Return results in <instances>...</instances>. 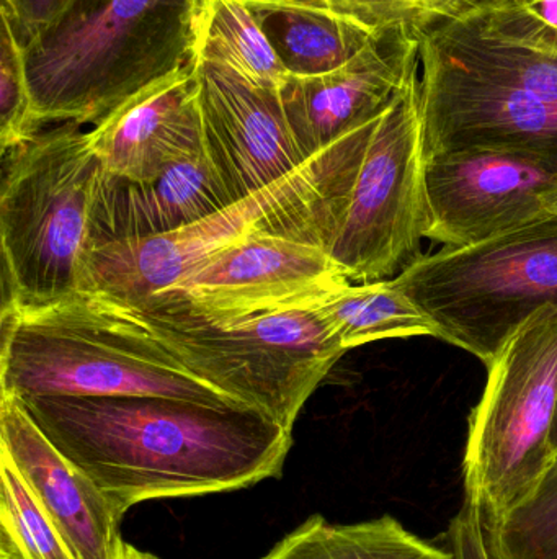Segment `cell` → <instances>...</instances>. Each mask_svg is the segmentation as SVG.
Masks as SVG:
<instances>
[{"instance_id":"1","label":"cell","mask_w":557,"mask_h":559,"mask_svg":"<svg viewBox=\"0 0 557 559\" xmlns=\"http://www.w3.org/2000/svg\"><path fill=\"white\" fill-rule=\"evenodd\" d=\"M36 426L121 515L280 478L291 432L251 407L166 396L19 397Z\"/></svg>"},{"instance_id":"2","label":"cell","mask_w":557,"mask_h":559,"mask_svg":"<svg viewBox=\"0 0 557 559\" xmlns=\"http://www.w3.org/2000/svg\"><path fill=\"white\" fill-rule=\"evenodd\" d=\"M427 157L493 147L557 159V28L532 0H480L421 36Z\"/></svg>"},{"instance_id":"3","label":"cell","mask_w":557,"mask_h":559,"mask_svg":"<svg viewBox=\"0 0 557 559\" xmlns=\"http://www.w3.org/2000/svg\"><path fill=\"white\" fill-rule=\"evenodd\" d=\"M206 0H75L22 49L33 117L98 124L154 82L192 64Z\"/></svg>"},{"instance_id":"4","label":"cell","mask_w":557,"mask_h":559,"mask_svg":"<svg viewBox=\"0 0 557 559\" xmlns=\"http://www.w3.org/2000/svg\"><path fill=\"white\" fill-rule=\"evenodd\" d=\"M0 386L16 397L166 396L249 407L88 296L41 308L3 302Z\"/></svg>"},{"instance_id":"5","label":"cell","mask_w":557,"mask_h":559,"mask_svg":"<svg viewBox=\"0 0 557 559\" xmlns=\"http://www.w3.org/2000/svg\"><path fill=\"white\" fill-rule=\"evenodd\" d=\"M2 157L5 301L41 308L84 295L104 176L90 131L46 127Z\"/></svg>"},{"instance_id":"6","label":"cell","mask_w":557,"mask_h":559,"mask_svg":"<svg viewBox=\"0 0 557 559\" xmlns=\"http://www.w3.org/2000/svg\"><path fill=\"white\" fill-rule=\"evenodd\" d=\"M95 301L133 322L196 377L288 430L347 352L317 299L228 322L159 302Z\"/></svg>"},{"instance_id":"7","label":"cell","mask_w":557,"mask_h":559,"mask_svg":"<svg viewBox=\"0 0 557 559\" xmlns=\"http://www.w3.org/2000/svg\"><path fill=\"white\" fill-rule=\"evenodd\" d=\"M470 416L464 506L450 540L499 524L532 498L557 462V306L525 322L487 364Z\"/></svg>"},{"instance_id":"8","label":"cell","mask_w":557,"mask_h":559,"mask_svg":"<svg viewBox=\"0 0 557 559\" xmlns=\"http://www.w3.org/2000/svg\"><path fill=\"white\" fill-rule=\"evenodd\" d=\"M353 131L298 173L179 231L92 249L84 295L111 305L146 301L255 231L294 233L326 248L352 154Z\"/></svg>"},{"instance_id":"9","label":"cell","mask_w":557,"mask_h":559,"mask_svg":"<svg viewBox=\"0 0 557 559\" xmlns=\"http://www.w3.org/2000/svg\"><path fill=\"white\" fill-rule=\"evenodd\" d=\"M395 282L438 337L487 365L536 312L557 306V215L415 259Z\"/></svg>"},{"instance_id":"10","label":"cell","mask_w":557,"mask_h":559,"mask_svg":"<svg viewBox=\"0 0 557 559\" xmlns=\"http://www.w3.org/2000/svg\"><path fill=\"white\" fill-rule=\"evenodd\" d=\"M427 159L417 78L355 130L326 246L350 282L389 280L421 258L428 229Z\"/></svg>"},{"instance_id":"11","label":"cell","mask_w":557,"mask_h":559,"mask_svg":"<svg viewBox=\"0 0 557 559\" xmlns=\"http://www.w3.org/2000/svg\"><path fill=\"white\" fill-rule=\"evenodd\" d=\"M349 282L320 242L265 229L238 239L198 271L143 302L228 322L307 305Z\"/></svg>"},{"instance_id":"12","label":"cell","mask_w":557,"mask_h":559,"mask_svg":"<svg viewBox=\"0 0 557 559\" xmlns=\"http://www.w3.org/2000/svg\"><path fill=\"white\" fill-rule=\"evenodd\" d=\"M427 239L464 248L548 215L557 159L512 150L448 151L427 159Z\"/></svg>"},{"instance_id":"13","label":"cell","mask_w":557,"mask_h":559,"mask_svg":"<svg viewBox=\"0 0 557 559\" xmlns=\"http://www.w3.org/2000/svg\"><path fill=\"white\" fill-rule=\"evenodd\" d=\"M193 64L203 141L234 202L310 163L294 143L278 88L205 56H195Z\"/></svg>"},{"instance_id":"14","label":"cell","mask_w":557,"mask_h":559,"mask_svg":"<svg viewBox=\"0 0 557 559\" xmlns=\"http://www.w3.org/2000/svg\"><path fill=\"white\" fill-rule=\"evenodd\" d=\"M419 33L386 29L336 71L313 78L290 75L278 92L301 154L313 159L382 114L419 78Z\"/></svg>"},{"instance_id":"15","label":"cell","mask_w":557,"mask_h":559,"mask_svg":"<svg viewBox=\"0 0 557 559\" xmlns=\"http://www.w3.org/2000/svg\"><path fill=\"white\" fill-rule=\"evenodd\" d=\"M0 450L5 452L62 537L81 559H123V515L65 459L19 397L0 396Z\"/></svg>"},{"instance_id":"16","label":"cell","mask_w":557,"mask_h":559,"mask_svg":"<svg viewBox=\"0 0 557 559\" xmlns=\"http://www.w3.org/2000/svg\"><path fill=\"white\" fill-rule=\"evenodd\" d=\"M90 138L107 176L130 182L162 176L203 146L195 64L128 98L95 124Z\"/></svg>"},{"instance_id":"17","label":"cell","mask_w":557,"mask_h":559,"mask_svg":"<svg viewBox=\"0 0 557 559\" xmlns=\"http://www.w3.org/2000/svg\"><path fill=\"white\" fill-rule=\"evenodd\" d=\"M234 202L203 146L177 160L162 176L130 182L101 176L95 210V246L179 231Z\"/></svg>"},{"instance_id":"18","label":"cell","mask_w":557,"mask_h":559,"mask_svg":"<svg viewBox=\"0 0 557 559\" xmlns=\"http://www.w3.org/2000/svg\"><path fill=\"white\" fill-rule=\"evenodd\" d=\"M245 3L291 78H313L336 71L356 58L382 33L316 7L281 0H245Z\"/></svg>"},{"instance_id":"19","label":"cell","mask_w":557,"mask_h":559,"mask_svg":"<svg viewBox=\"0 0 557 559\" xmlns=\"http://www.w3.org/2000/svg\"><path fill=\"white\" fill-rule=\"evenodd\" d=\"M262 559H455L383 515L355 524H332L314 514L281 538Z\"/></svg>"},{"instance_id":"20","label":"cell","mask_w":557,"mask_h":559,"mask_svg":"<svg viewBox=\"0 0 557 559\" xmlns=\"http://www.w3.org/2000/svg\"><path fill=\"white\" fill-rule=\"evenodd\" d=\"M347 350L392 337H438V329L395 278L346 283L316 301Z\"/></svg>"},{"instance_id":"21","label":"cell","mask_w":557,"mask_h":559,"mask_svg":"<svg viewBox=\"0 0 557 559\" xmlns=\"http://www.w3.org/2000/svg\"><path fill=\"white\" fill-rule=\"evenodd\" d=\"M195 56L225 62L264 87L280 88L290 78L245 0H206Z\"/></svg>"},{"instance_id":"22","label":"cell","mask_w":557,"mask_h":559,"mask_svg":"<svg viewBox=\"0 0 557 559\" xmlns=\"http://www.w3.org/2000/svg\"><path fill=\"white\" fill-rule=\"evenodd\" d=\"M450 542L455 559H557V462L532 498L499 524Z\"/></svg>"},{"instance_id":"23","label":"cell","mask_w":557,"mask_h":559,"mask_svg":"<svg viewBox=\"0 0 557 559\" xmlns=\"http://www.w3.org/2000/svg\"><path fill=\"white\" fill-rule=\"evenodd\" d=\"M0 559H81L0 450Z\"/></svg>"},{"instance_id":"24","label":"cell","mask_w":557,"mask_h":559,"mask_svg":"<svg viewBox=\"0 0 557 559\" xmlns=\"http://www.w3.org/2000/svg\"><path fill=\"white\" fill-rule=\"evenodd\" d=\"M22 49L7 23L0 33V147L3 154L38 133Z\"/></svg>"},{"instance_id":"25","label":"cell","mask_w":557,"mask_h":559,"mask_svg":"<svg viewBox=\"0 0 557 559\" xmlns=\"http://www.w3.org/2000/svg\"><path fill=\"white\" fill-rule=\"evenodd\" d=\"M75 0H2L0 16L7 23L20 49L35 41L58 22Z\"/></svg>"},{"instance_id":"26","label":"cell","mask_w":557,"mask_h":559,"mask_svg":"<svg viewBox=\"0 0 557 559\" xmlns=\"http://www.w3.org/2000/svg\"><path fill=\"white\" fill-rule=\"evenodd\" d=\"M123 559H160L154 557V555L147 554V551H141L140 548L133 547V545L126 544L124 547Z\"/></svg>"},{"instance_id":"27","label":"cell","mask_w":557,"mask_h":559,"mask_svg":"<svg viewBox=\"0 0 557 559\" xmlns=\"http://www.w3.org/2000/svg\"><path fill=\"white\" fill-rule=\"evenodd\" d=\"M545 206L546 212L552 213V215H557V189L546 195Z\"/></svg>"}]
</instances>
